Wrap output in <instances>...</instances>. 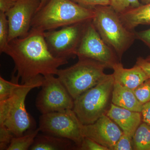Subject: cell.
<instances>
[{
    "mask_svg": "<svg viewBox=\"0 0 150 150\" xmlns=\"http://www.w3.org/2000/svg\"><path fill=\"white\" fill-rule=\"evenodd\" d=\"M44 32L31 29L26 36L9 43L5 54L13 60L14 79L25 83L39 75H56L59 68L68 64V59L54 57L48 49Z\"/></svg>",
    "mask_w": 150,
    "mask_h": 150,
    "instance_id": "1",
    "label": "cell"
},
{
    "mask_svg": "<svg viewBox=\"0 0 150 150\" xmlns=\"http://www.w3.org/2000/svg\"><path fill=\"white\" fill-rule=\"evenodd\" d=\"M44 76L39 75L18 86L7 99L0 101V125L9 129L19 137L34 130L35 122L25 108L27 95L33 89L41 87Z\"/></svg>",
    "mask_w": 150,
    "mask_h": 150,
    "instance_id": "2",
    "label": "cell"
},
{
    "mask_svg": "<svg viewBox=\"0 0 150 150\" xmlns=\"http://www.w3.org/2000/svg\"><path fill=\"white\" fill-rule=\"evenodd\" d=\"M93 9L87 8L71 0H49L38 11L31 29L45 32L60 27L92 20Z\"/></svg>",
    "mask_w": 150,
    "mask_h": 150,
    "instance_id": "3",
    "label": "cell"
},
{
    "mask_svg": "<svg viewBox=\"0 0 150 150\" xmlns=\"http://www.w3.org/2000/svg\"><path fill=\"white\" fill-rule=\"evenodd\" d=\"M93 10L95 15L92 21L94 25L121 61L123 54L137 39L136 32L124 25L119 14L111 6H98Z\"/></svg>",
    "mask_w": 150,
    "mask_h": 150,
    "instance_id": "4",
    "label": "cell"
},
{
    "mask_svg": "<svg viewBox=\"0 0 150 150\" xmlns=\"http://www.w3.org/2000/svg\"><path fill=\"white\" fill-rule=\"evenodd\" d=\"M104 64L93 59L79 58L75 64L59 69L56 76L74 100L97 84L105 76Z\"/></svg>",
    "mask_w": 150,
    "mask_h": 150,
    "instance_id": "5",
    "label": "cell"
},
{
    "mask_svg": "<svg viewBox=\"0 0 150 150\" xmlns=\"http://www.w3.org/2000/svg\"><path fill=\"white\" fill-rule=\"evenodd\" d=\"M114 83L112 74H106L97 84L74 100L73 110L83 124L94 123L106 114Z\"/></svg>",
    "mask_w": 150,
    "mask_h": 150,
    "instance_id": "6",
    "label": "cell"
},
{
    "mask_svg": "<svg viewBox=\"0 0 150 150\" xmlns=\"http://www.w3.org/2000/svg\"><path fill=\"white\" fill-rule=\"evenodd\" d=\"M83 125L74 110L70 109L41 114L38 128L44 134L71 140L78 150L84 138Z\"/></svg>",
    "mask_w": 150,
    "mask_h": 150,
    "instance_id": "7",
    "label": "cell"
},
{
    "mask_svg": "<svg viewBox=\"0 0 150 150\" xmlns=\"http://www.w3.org/2000/svg\"><path fill=\"white\" fill-rule=\"evenodd\" d=\"M55 75L44 76L35 106L42 114L74 109V100L62 82Z\"/></svg>",
    "mask_w": 150,
    "mask_h": 150,
    "instance_id": "8",
    "label": "cell"
},
{
    "mask_svg": "<svg viewBox=\"0 0 150 150\" xmlns=\"http://www.w3.org/2000/svg\"><path fill=\"white\" fill-rule=\"evenodd\" d=\"M88 21L65 26L58 30L44 32L45 40L51 54L56 58L67 59L76 56L77 50Z\"/></svg>",
    "mask_w": 150,
    "mask_h": 150,
    "instance_id": "9",
    "label": "cell"
},
{
    "mask_svg": "<svg viewBox=\"0 0 150 150\" xmlns=\"http://www.w3.org/2000/svg\"><path fill=\"white\" fill-rule=\"evenodd\" d=\"M76 56L78 58L93 59L111 69L120 61L115 51L100 35L92 20L87 23Z\"/></svg>",
    "mask_w": 150,
    "mask_h": 150,
    "instance_id": "10",
    "label": "cell"
},
{
    "mask_svg": "<svg viewBox=\"0 0 150 150\" xmlns=\"http://www.w3.org/2000/svg\"><path fill=\"white\" fill-rule=\"evenodd\" d=\"M40 2L41 0H18L6 13L8 24V43L15 38L24 37L28 34Z\"/></svg>",
    "mask_w": 150,
    "mask_h": 150,
    "instance_id": "11",
    "label": "cell"
},
{
    "mask_svg": "<svg viewBox=\"0 0 150 150\" xmlns=\"http://www.w3.org/2000/svg\"><path fill=\"white\" fill-rule=\"evenodd\" d=\"M82 132L84 137L95 141L109 150H112L123 134L120 127L106 114L94 123L83 125Z\"/></svg>",
    "mask_w": 150,
    "mask_h": 150,
    "instance_id": "12",
    "label": "cell"
},
{
    "mask_svg": "<svg viewBox=\"0 0 150 150\" xmlns=\"http://www.w3.org/2000/svg\"><path fill=\"white\" fill-rule=\"evenodd\" d=\"M106 115L122 130L133 137L142 122V112L132 111L111 103Z\"/></svg>",
    "mask_w": 150,
    "mask_h": 150,
    "instance_id": "13",
    "label": "cell"
},
{
    "mask_svg": "<svg viewBox=\"0 0 150 150\" xmlns=\"http://www.w3.org/2000/svg\"><path fill=\"white\" fill-rule=\"evenodd\" d=\"M112 69L114 82L133 90L149 78L144 71L137 64L131 69H125L121 62H118L112 66Z\"/></svg>",
    "mask_w": 150,
    "mask_h": 150,
    "instance_id": "14",
    "label": "cell"
},
{
    "mask_svg": "<svg viewBox=\"0 0 150 150\" xmlns=\"http://www.w3.org/2000/svg\"><path fill=\"white\" fill-rule=\"evenodd\" d=\"M111 103L128 110L142 112L143 105L138 99L134 90L114 82Z\"/></svg>",
    "mask_w": 150,
    "mask_h": 150,
    "instance_id": "15",
    "label": "cell"
},
{
    "mask_svg": "<svg viewBox=\"0 0 150 150\" xmlns=\"http://www.w3.org/2000/svg\"><path fill=\"white\" fill-rule=\"evenodd\" d=\"M78 149L76 144L69 139L44 134H38L30 148V150Z\"/></svg>",
    "mask_w": 150,
    "mask_h": 150,
    "instance_id": "16",
    "label": "cell"
},
{
    "mask_svg": "<svg viewBox=\"0 0 150 150\" xmlns=\"http://www.w3.org/2000/svg\"><path fill=\"white\" fill-rule=\"evenodd\" d=\"M119 15L124 25L131 30L141 25H149L150 3L129 9Z\"/></svg>",
    "mask_w": 150,
    "mask_h": 150,
    "instance_id": "17",
    "label": "cell"
},
{
    "mask_svg": "<svg viewBox=\"0 0 150 150\" xmlns=\"http://www.w3.org/2000/svg\"><path fill=\"white\" fill-rule=\"evenodd\" d=\"M134 150H150V125L143 122L133 137Z\"/></svg>",
    "mask_w": 150,
    "mask_h": 150,
    "instance_id": "18",
    "label": "cell"
},
{
    "mask_svg": "<svg viewBox=\"0 0 150 150\" xmlns=\"http://www.w3.org/2000/svg\"><path fill=\"white\" fill-rule=\"evenodd\" d=\"M40 131L38 128L21 137H14L7 150H29Z\"/></svg>",
    "mask_w": 150,
    "mask_h": 150,
    "instance_id": "19",
    "label": "cell"
},
{
    "mask_svg": "<svg viewBox=\"0 0 150 150\" xmlns=\"http://www.w3.org/2000/svg\"><path fill=\"white\" fill-rule=\"evenodd\" d=\"M9 28L8 21L6 13L0 12V52L4 53L8 48Z\"/></svg>",
    "mask_w": 150,
    "mask_h": 150,
    "instance_id": "20",
    "label": "cell"
},
{
    "mask_svg": "<svg viewBox=\"0 0 150 150\" xmlns=\"http://www.w3.org/2000/svg\"><path fill=\"white\" fill-rule=\"evenodd\" d=\"M19 85L18 81H9L0 77V101L10 97Z\"/></svg>",
    "mask_w": 150,
    "mask_h": 150,
    "instance_id": "21",
    "label": "cell"
},
{
    "mask_svg": "<svg viewBox=\"0 0 150 150\" xmlns=\"http://www.w3.org/2000/svg\"><path fill=\"white\" fill-rule=\"evenodd\" d=\"M141 5L139 0H110V6L118 14Z\"/></svg>",
    "mask_w": 150,
    "mask_h": 150,
    "instance_id": "22",
    "label": "cell"
},
{
    "mask_svg": "<svg viewBox=\"0 0 150 150\" xmlns=\"http://www.w3.org/2000/svg\"><path fill=\"white\" fill-rule=\"evenodd\" d=\"M136 96L142 104L150 101V78L134 90Z\"/></svg>",
    "mask_w": 150,
    "mask_h": 150,
    "instance_id": "23",
    "label": "cell"
},
{
    "mask_svg": "<svg viewBox=\"0 0 150 150\" xmlns=\"http://www.w3.org/2000/svg\"><path fill=\"white\" fill-rule=\"evenodd\" d=\"M14 137L9 129L4 125H0V150H7Z\"/></svg>",
    "mask_w": 150,
    "mask_h": 150,
    "instance_id": "24",
    "label": "cell"
},
{
    "mask_svg": "<svg viewBox=\"0 0 150 150\" xmlns=\"http://www.w3.org/2000/svg\"><path fill=\"white\" fill-rule=\"evenodd\" d=\"M134 150L133 137L125 134H123L112 148V150Z\"/></svg>",
    "mask_w": 150,
    "mask_h": 150,
    "instance_id": "25",
    "label": "cell"
},
{
    "mask_svg": "<svg viewBox=\"0 0 150 150\" xmlns=\"http://www.w3.org/2000/svg\"><path fill=\"white\" fill-rule=\"evenodd\" d=\"M80 5L93 9L98 6H110V0H71Z\"/></svg>",
    "mask_w": 150,
    "mask_h": 150,
    "instance_id": "26",
    "label": "cell"
},
{
    "mask_svg": "<svg viewBox=\"0 0 150 150\" xmlns=\"http://www.w3.org/2000/svg\"><path fill=\"white\" fill-rule=\"evenodd\" d=\"M78 150H109L108 148L103 146L95 141L86 137H84Z\"/></svg>",
    "mask_w": 150,
    "mask_h": 150,
    "instance_id": "27",
    "label": "cell"
},
{
    "mask_svg": "<svg viewBox=\"0 0 150 150\" xmlns=\"http://www.w3.org/2000/svg\"><path fill=\"white\" fill-rule=\"evenodd\" d=\"M136 39L142 41L150 49V28L136 32Z\"/></svg>",
    "mask_w": 150,
    "mask_h": 150,
    "instance_id": "28",
    "label": "cell"
},
{
    "mask_svg": "<svg viewBox=\"0 0 150 150\" xmlns=\"http://www.w3.org/2000/svg\"><path fill=\"white\" fill-rule=\"evenodd\" d=\"M18 0H0V12L6 13L16 4Z\"/></svg>",
    "mask_w": 150,
    "mask_h": 150,
    "instance_id": "29",
    "label": "cell"
},
{
    "mask_svg": "<svg viewBox=\"0 0 150 150\" xmlns=\"http://www.w3.org/2000/svg\"><path fill=\"white\" fill-rule=\"evenodd\" d=\"M141 112L142 121L150 125V101L143 104Z\"/></svg>",
    "mask_w": 150,
    "mask_h": 150,
    "instance_id": "30",
    "label": "cell"
},
{
    "mask_svg": "<svg viewBox=\"0 0 150 150\" xmlns=\"http://www.w3.org/2000/svg\"><path fill=\"white\" fill-rule=\"evenodd\" d=\"M136 64L140 66L144 71L149 78H150V62L146 61L143 57H139L137 59Z\"/></svg>",
    "mask_w": 150,
    "mask_h": 150,
    "instance_id": "31",
    "label": "cell"
},
{
    "mask_svg": "<svg viewBox=\"0 0 150 150\" xmlns=\"http://www.w3.org/2000/svg\"><path fill=\"white\" fill-rule=\"evenodd\" d=\"M48 1H49V0H41L40 7H39V8H38V11H39L40 9L43 8V7L46 4V3L48 2Z\"/></svg>",
    "mask_w": 150,
    "mask_h": 150,
    "instance_id": "32",
    "label": "cell"
},
{
    "mask_svg": "<svg viewBox=\"0 0 150 150\" xmlns=\"http://www.w3.org/2000/svg\"><path fill=\"white\" fill-rule=\"evenodd\" d=\"M141 1L144 4L150 3V0H141Z\"/></svg>",
    "mask_w": 150,
    "mask_h": 150,
    "instance_id": "33",
    "label": "cell"
},
{
    "mask_svg": "<svg viewBox=\"0 0 150 150\" xmlns=\"http://www.w3.org/2000/svg\"><path fill=\"white\" fill-rule=\"evenodd\" d=\"M145 59H146V61H147L148 62H150V54Z\"/></svg>",
    "mask_w": 150,
    "mask_h": 150,
    "instance_id": "34",
    "label": "cell"
}]
</instances>
